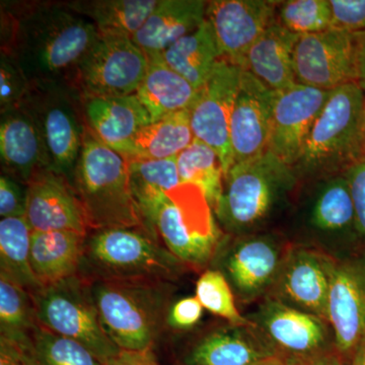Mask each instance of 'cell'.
Instances as JSON below:
<instances>
[{
	"instance_id": "42",
	"label": "cell",
	"mask_w": 365,
	"mask_h": 365,
	"mask_svg": "<svg viewBox=\"0 0 365 365\" xmlns=\"http://www.w3.org/2000/svg\"><path fill=\"white\" fill-rule=\"evenodd\" d=\"M344 175L354 204L356 234L365 241V160L352 165Z\"/></svg>"
},
{
	"instance_id": "49",
	"label": "cell",
	"mask_w": 365,
	"mask_h": 365,
	"mask_svg": "<svg viewBox=\"0 0 365 365\" xmlns=\"http://www.w3.org/2000/svg\"><path fill=\"white\" fill-rule=\"evenodd\" d=\"M255 365H297L294 362L290 361L280 355H274V356L268 357V359L262 360Z\"/></svg>"
},
{
	"instance_id": "28",
	"label": "cell",
	"mask_w": 365,
	"mask_h": 365,
	"mask_svg": "<svg viewBox=\"0 0 365 365\" xmlns=\"http://www.w3.org/2000/svg\"><path fill=\"white\" fill-rule=\"evenodd\" d=\"M158 0H72L62 6L93 23L101 37L132 39Z\"/></svg>"
},
{
	"instance_id": "38",
	"label": "cell",
	"mask_w": 365,
	"mask_h": 365,
	"mask_svg": "<svg viewBox=\"0 0 365 365\" xmlns=\"http://www.w3.org/2000/svg\"><path fill=\"white\" fill-rule=\"evenodd\" d=\"M127 160L130 185L169 192L182 184L178 170L177 157L168 160Z\"/></svg>"
},
{
	"instance_id": "24",
	"label": "cell",
	"mask_w": 365,
	"mask_h": 365,
	"mask_svg": "<svg viewBox=\"0 0 365 365\" xmlns=\"http://www.w3.org/2000/svg\"><path fill=\"white\" fill-rule=\"evenodd\" d=\"M299 38L274 21L252 46L242 69L275 93L292 88L297 85L294 52Z\"/></svg>"
},
{
	"instance_id": "33",
	"label": "cell",
	"mask_w": 365,
	"mask_h": 365,
	"mask_svg": "<svg viewBox=\"0 0 365 365\" xmlns=\"http://www.w3.org/2000/svg\"><path fill=\"white\" fill-rule=\"evenodd\" d=\"M311 223L328 234L356 232L354 204L344 174L329 178L319 188L312 207Z\"/></svg>"
},
{
	"instance_id": "36",
	"label": "cell",
	"mask_w": 365,
	"mask_h": 365,
	"mask_svg": "<svg viewBox=\"0 0 365 365\" xmlns=\"http://www.w3.org/2000/svg\"><path fill=\"white\" fill-rule=\"evenodd\" d=\"M276 21L297 36L313 35L332 29L330 0H290L281 2Z\"/></svg>"
},
{
	"instance_id": "29",
	"label": "cell",
	"mask_w": 365,
	"mask_h": 365,
	"mask_svg": "<svg viewBox=\"0 0 365 365\" xmlns=\"http://www.w3.org/2000/svg\"><path fill=\"white\" fill-rule=\"evenodd\" d=\"M194 140L190 111L168 115L143 127L127 145V160H168L176 158Z\"/></svg>"
},
{
	"instance_id": "11",
	"label": "cell",
	"mask_w": 365,
	"mask_h": 365,
	"mask_svg": "<svg viewBox=\"0 0 365 365\" xmlns=\"http://www.w3.org/2000/svg\"><path fill=\"white\" fill-rule=\"evenodd\" d=\"M294 69L299 85L323 91L357 83L355 34L330 29L300 36L295 44Z\"/></svg>"
},
{
	"instance_id": "35",
	"label": "cell",
	"mask_w": 365,
	"mask_h": 365,
	"mask_svg": "<svg viewBox=\"0 0 365 365\" xmlns=\"http://www.w3.org/2000/svg\"><path fill=\"white\" fill-rule=\"evenodd\" d=\"M38 323L30 292L0 276V338L19 342Z\"/></svg>"
},
{
	"instance_id": "12",
	"label": "cell",
	"mask_w": 365,
	"mask_h": 365,
	"mask_svg": "<svg viewBox=\"0 0 365 365\" xmlns=\"http://www.w3.org/2000/svg\"><path fill=\"white\" fill-rule=\"evenodd\" d=\"M241 73V67L220 60L190 109L194 138L217 153L225 176L234 165L230 128Z\"/></svg>"
},
{
	"instance_id": "21",
	"label": "cell",
	"mask_w": 365,
	"mask_h": 365,
	"mask_svg": "<svg viewBox=\"0 0 365 365\" xmlns=\"http://www.w3.org/2000/svg\"><path fill=\"white\" fill-rule=\"evenodd\" d=\"M0 160L2 174L25 185L40 170L50 169L39 126L24 106L1 113Z\"/></svg>"
},
{
	"instance_id": "45",
	"label": "cell",
	"mask_w": 365,
	"mask_h": 365,
	"mask_svg": "<svg viewBox=\"0 0 365 365\" xmlns=\"http://www.w3.org/2000/svg\"><path fill=\"white\" fill-rule=\"evenodd\" d=\"M0 365H25L16 346L0 338Z\"/></svg>"
},
{
	"instance_id": "7",
	"label": "cell",
	"mask_w": 365,
	"mask_h": 365,
	"mask_svg": "<svg viewBox=\"0 0 365 365\" xmlns=\"http://www.w3.org/2000/svg\"><path fill=\"white\" fill-rule=\"evenodd\" d=\"M364 101V91L357 83L330 91L302 155L292 168L297 176L344 174L361 160Z\"/></svg>"
},
{
	"instance_id": "47",
	"label": "cell",
	"mask_w": 365,
	"mask_h": 365,
	"mask_svg": "<svg viewBox=\"0 0 365 365\" xmlns=\"http://www.w3.org/2000/svg\"><path fill=\"white\" fill-rule=\"evenodd\" d=\"M297 365H343L338 357L334 355L324 354L319 355V356L314 357V359L307 360V361L302 362V364Z\"/></svg>"
},
{
	"instance_id": "10",
	"label": "cell",
	"mask_w": 365,
	"mask_h": 365,
	"mask_svg": "<svg viewBox=\"0 0 365 365\" xmlns=\"http://www.w3.org/2000/svg\"><path fill=\"white\" fill-rule=\"evenodd\" d=\"M148 57L128 38L101 37L72 81L83 100L134 95L145 76Z\"/></svg>"
},
{
	"instance_id": "2",
	"label": "cell",
	"mask_w": 365,
	"mask_h": 365,
	"mask_svg": "<svg viewBox=\"0 0 365 365\" xmlns=\"http://www.w3.org/2000/svg\"><path fill=\"white\" fill-rule=\"evenodd\" d=\"M146 232L186 266L202 267L220 249V234L198 187L182 182L165 192L130 185Z\"/></svg>"
},
{
	"instance_id": "48",
	"label": "cell",
	"mask_w": 365,
	"mask_h": 365,
	"mask_svg": "<svg viewBox=\"0 0 365 365\" xmlns=\"http://www.w3.org/2000/svg\"><path fill=\"white\" fill-rule=\"evenodd\" d=\"M352 365H365V334L353 354Z\"/></svg>"
},
{
	"instance_id": "1",
	"label": "cell",
	"mask_w": 365,
	"mask_h": 365,
	"mask_svg": "<svg viewBox=\"0 0 365 365\" xmlns=\"http://www.w3.org/2000/svg\"><path fill=\"white\" fill-rule=\"evenodd\" d=\"M1 4V52L16 59L32 85L71 86L100 39L95 25L60 1Z\"/></svg>"
},
{
	"instance_id": "40",
	"label": "cell",
	"mask_w": 365,
	"mask_h": 365,
	"mask_svg": "<svg viewBox=\"0 0 365 365\" xmlns=\"http://www.w3.org/2000/svg\"><path fill=\"white\" fill-rule=\"evenodd\" d=\"M332 29L352 34L365 32V0H330Z\"/></svg>"
},
{
	"instance_id": "17",
	"label": "cell",
	"mask_w": 365,
	"mask_h": 365,
	"mask_svg": "<svg viewBox=\"0 0 365 365\" xmlns=\"http://www.w3.org/2000/svg\"><path fill=\"white\" fill-rule=\"evenodd\" d=\"M26 220L33 232L71 230L88 235L78 194L66 177L51 169L40 170L26 185Z\"/></svg>"
},
{
	"instance_id": "34",
	"label": "cell",
	"mask_w": 365,
	"mask_h": 365,
	"mask_svg": "<svg viewBox=\"0 0 365 365\" xmlns=\"http://www.w3.org/2000/svg\"><path fill=\"white\" fill-rule=\"evenodd\" d=\"M177 165L181 182L198 187L215 211L222 198L225 182L217 153L207 144L194 138L188 148L178 155Z\"/></svg>"
},
{
	"instance_id": "16",
	"label": "cell",
	"mask_w": 365,
	"mask_h": 365,
	"mask_svg": "<svg viewBox=\"0 0 365 365\" xmlns=\"http://www.w3.org/2000/svg\"><path fill=\"white\" fill-rule=\"evenodd\" d=\"M276 96L277 93L249 71L242 69L230 120V138L234 163L252 160L269 150Z\"/></svg>"
},
{
	"instance_id": "19",
	"label": "cell",
	"mask_w": 365,
	"mask_h": 365,
	"mask_svg": "<svg viewBox=\"0 0 365 365\" xmlns=\"http://www.w3.org/2000/svg\"><path fill=\"white\" fill-rule=\"evenodd\" d=\"M328 260V256L314 250H290L273 287L276 299L327 321Z\"/></svg>"
},
{
	"instance_id": "13",
	"label": "cell",
	"mask_w": 365,
	"mask_h": 365,
	"mask_svg": "<svg viewBox=\"0 0 365 365\" xmlns=\"http://www.w3.org/2000/svg\"><path fill=\"white\" fill-rule=\"evenodd\" d=\"M277 2L265 0H213L206 20L212 29L220 60L244 67L252 46L276 20Z\"/></svg>"
},
{
	"instance_id": "6",
	"label": "cell",
	"mask_w": 365,
	"mask_h": 365,
	"mask_svg": "<svg viewBox=\"0 0 365 365\" xmlns=\"http://www.w3.org/2000/svg\"><path fill=\"white\" fill-rule=\"evenodd\" d=\"M297 182L294 170L269 150L234 163L225 176L216 217L230 234H247L273 215Z\"/></svg>"
},
{
	"instance_id": "8",
	"label": "cell",
	"mask_w": 365,
	"mask_h": 365,
	"mask_svg": "<svg viewBox=\"0 0 365 365\" xmlns=\"http://www.w3.org/2000/svg\"><path fill=\"white\" fill-rule=\"evenodd\" d=\"M30 294L38 322L45 328L76 341L105 365L121 351L103 327L88 282L78 275Z\"/></svg>"
},
{
	"instance_id": "3",
	"label": "cell",
	"mask_w": 365,
	"mask_h": 365,
	"mask_svg": "<svg viewBox=\"0 0 365 365\" xmlns=\"http://www.w3.org/2000/svg\"><path fill=\"white\" fill-rule=\"evenodd\" d=\"M88 282V281H86ZM88 287L106 332L121 350L153 349L170 309V282L93 280Z\"/></svg>"
},
{
	"instance_id": "37",
	"label": "cell",
	"mask_w": 365,
	"mask_h": 365,
	"mask_svg": "<svg viewBox=\"0 0 365 365\" xmlns=\"http://www.w3.org/2000/svg\"><path fill=\"white\" fill-rule=\"evenodd\" d=\"M195 297L203 309L227 319L230 325L257 327L237 311L232 287L222 271H205L197 281Z\"/></svg>"
},
{
	"instance_id": "14",
	"label": "cell",
	"mask_w": 365,
	"mask_h": 365,
	"mask_svg": "<svg viewBox=\"0 0 365 365\" xmlns=\"http://www.w3.org/2000/svg\"><path fill=\"white\" fill-rule=\"evenodd\" d=\"M326 322L273 299L262 304L255 324L278 355L299 364L325 353L329 339Z\"/></svg>"
},
{
	"instance_id": "27",
	"label": "cell",
	"mask_w": 365,
	"mask_h": 365,
	"mask_svg": "<svg viewBox=\"0 0 365 365\" xmlns=\"http://www.w3.org/2000/svg\"><path fill=\"white\" fill-rule=\"evenodd\" d=\"M148 60V71L135 95L150 114L151 122L175 113L190 111L199 91L168 66L163 55Z\"/></svg>"
},
{
	"instance_id": "39",
	"label": "cell",
	"mask_w": 365,
	"mask_h": 365,
	"mask_svg": "<svg viewBox=\"0 0 365 365\" xmlns=\"http://www.w3.org/2000/svg\"><path fill=\"white\" fill-rule=\"evenodd\" d=\"M32 83L11 55L0 54V113L21 107Z\"/></svg>"
},
{
	"instance_id": "25",
	"label": "cell",
	"mask_w": 365,
	"mask_h": 365,
	"mask_svg": "<svg viewBox=\"0 0 365 365\" xmlns=\"http://www.w3.org/2000/svg\"><path fill=\"white\" fill-rule=\"evenodd\" d=\"M255 328L230 325L212 331L194 346L186 365H255L278 355L268 341L255 335Z\"/></svg>"
},
{
	"instance_id": "46",
	"label": "cell",
	"mask_w": 365,
	"mask_h": 365,
	"mask_svg": "<svg viewBox=\"0 0 365 365\" xmlns=\"http://www.w3.org/2000/svg\"><path fill=\"white\" fill-rule=\"evenodd\" d=\"M356 37L357 83L365 93V32L355 34Z\"/></svg>"
},
{
	"instance_id": "15",
	"label": "cell",
	"mask_w": 365,
	"mask_h": 365,
	"mask_svg": "<svg viewBox=\"0 0 365 365\" xmlns=\"http://www.w3.org/2000/svg\"><path fill=\"white\" fill-rule=\"evenodd\" d=\"M328 271L327 322L339 352L354 354L365 334V262L329 257Z\"/></svg>"
},
{
	"instance_id": "32",
	"label": "cell",
	"mask_w": 365,
	"mask_h": 365,
	"mask_svg": "<svg viewBox=\"0 0 365 365\" xmlns=\"http://www.w3.org/2000/svg\"><path fill=\"white\" fill-rule=\"evenodd\" d=\"M31 237L25 216L0 220V276L33 292L41 284L31 267Z\"/></svg>"
},
{
	"instance_id": "50",
	"label": "cell",
	"mask_w": 365,
	"mask_h": 365,
	"mask_svg": "<svg viewBox=\"0 0 365 365\" xmlns=\"http://www.w3.org/2000/svg\"><path fill=\"white\" fill-rule=\"evenodd\" d=\"M361 160H365V101L361 125Z\"/></svg>"
},
{
	"instance_id": "9",
	"label": "cell",
	"mask_w": 365,
	"mask_h": 365,
	"mask_svg": "<svg viewBox=\"0 0 365 365\" xmlns=\"http://www.w3.org/2000/svg\"><path fill=\"white\" fill-rule=\"evenodd\" d=\"M23 106L39 126L50 169L72 184L88 127L83 98L68 83H36Z\"/></svg>"
},
{
	"instance_id": "43",
	"label": "cell",
	"mask_w": 365,
	"mask_h": 365,
	"mask_svg": "<svg viewBox=\"0 0 365 365\" xmlns=\"http://www.w3.org/2000/svg\"><path fill=\"white\" fill-rule=\"evenodd\" d=\"M203 314V307L196 297H186L170 307L168 325L177 330H187L199 323Z\"/></svg>"
},
{
	"instance_id": "22",
	"label": "cell",
	"mask_w": 365,
	"mask_h": 365,
	"mask_svg": "<svg viewBox=\"0 0 365 365\" xmlns=\"http://www.w3.org/2000/svg\"><path fill=\"white\" fill-rule=\"evenodd\" d=\"M202 0H158L132 41L148 58L162 56L170 46L193 33L206 20Z\"/></svg>"
},
{
	"instance_id": "20",
	"label": "cell",
	"mask_w": 365,
	"mask_h": 365,
	"mask_svg": "<svg viewBox=\"0 0 365 365\" xmlns=\"http://www.w3.org/2000/svg\"><path fill=\"white\" fill-rule=\"evenodd\" d=\"M284 257L271 237H244L222 254L223 275L240 297L254 299L274 287Z\"/></svg>"
},
{
	"instance_id": "44",
	"label": "cell",
	"mask_w": 365,
	"mask_h": 365,
	"mask_svg": "<svg viewBox=\"0 0 365 365\" xmlns=\"http://www.w3.org/2000/svg\"><path fill=\"white\" fill-rule=\"evenodd\" d=\"M106 365H160L155 353L151 350L145 351H128L121 350L116 357Z\"/></svg>"
},
{
	"instance_id": "31",
	"label": "cell",
	"mask_w": 365,
	"mask_h": 365,
	"mask_svg": "<svg viewBox=\"0 0 365 365\" xmlns=\"http://www.w3.org/2000/svg\"><path fill=\"white\" fill-rule=\"evenodd\" d=\"M14 344L25 365H105L76 341L52 332L39 323Z\"/></svg>"
},
{
	"instance_id": "5",
	"label": "cell",
	"mask_w": 365,
	"mask_h": 365,
	"mask_svg": "<svg viewBox=\"0 0 365 365\" xmlns=\"http://www.w3.org/2000/svg\"><path fill=\"white\" fill-rule=\"evenodd\" d=\"M186 265L141 228L90 230L83 242L78 275L85 281H170Z\"/></svg>"
},
{
	"instance_id": "41",
	"label": "cell",
	"mask_w": 365,
	"mask_h": 365,
	"mask_svg": "<svg viewBox=\"0 0 365 365\" xmlns=\"http://www.w3.org/2000/svg\"><path fill=\"white\" fill-rule=\"evenodd\" d=\"M28 187L14 178L0 177V216L1 218L26 216Z\"/></svg>"
},
{
	"instance_id": "26",
	"label": "cell",
	"mask_w": 365,
	"mask_h": 365,
	"mask_svg": "<svg viewBox=\"0 0 365 365\" xmlns=\"http://www.w3.org/2000/svg\"><path fill=\"white\" fill-rule=\"evenodd\" d=\"M86 235L71 230L32 232L31 267L41 287L78 275Z\"/></svg>"
},
{
	"instance_id": "4",
	"label": "cell",
	"mask_w": 365,
	"mask_h": 365,
	"mask_svg": "<svg viewBox=\"0 0 365 365\" xmlns=\"http://www.w3.org/2000/svg\"><path fill=\"white\" fill-rule=\"evenodd\" d=\"M72 186L88 230L129 227L145 230L132 194L128 160L101 143L88 127Z\"/></svg>"
},
{
	"instance_id": "30",
	"label": "cell",
	"mask_w": 365,
	"mask_h": 365,
	"mask_svg": "<svg viewBox=\"0 0 365 365\" xmlns=\"http://www.w3.org/2000/svg\"><path fill=\"white\" fill-rule=\"evenodd\" d=\"M163 58L197 91H200L220 60L215 34L208 21L170 46L163 52Z\"/></svg>"
},
{
	"instance_id": "18",
	"label": "cell",
	"mask_w": 365,
	"mask_h": 365,
	"mask_svg": "<svg viewBox=\"0 0 365 365\" xmlns=\"http://www.w3.org/2000/svg\"><path fill=\"white\" fill-rule=\"evenodd\" d=\"M330 91L295 85L277 93L269 150L294 168Z\"/></svg>"
},
{
	"instance_id": "23",
	"label": "cell",
	"mask_w": 365,
	"mask_h": 365,
	"mask_svg": "<svg viewBox=\"0 0 365 365\" xmlns=\"http://www.w3.org/2000/svg\"><path fill=\"white\" fill-rule=\"evenodd\" d=\"M86 125L101 143L123 155L131 139L151 118L135 93L83 100Z\"/></svg>"
}]
</instances>
